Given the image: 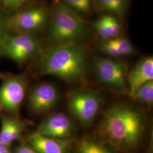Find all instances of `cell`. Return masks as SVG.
<instances>
[{"mask_svg":"<svg viewBox=\"0 0 153 153\" xmlns=\"http://www.w3.org/2000/svg\"><path fill=\"white\" fill-rule=\"evenodd\" d=\"M145 119L142 112L126 104L112 105L104 113L99 133L105 142L122 152H131L142 140Z\"/></svg>","mask_w":153,"mask_h":153,"instance_id":"cell-1","label":"cell"},{"mask_svg":"<svg viewBox=\"0 0 153 153\" xmlns=\"http://www.w3.org/2000/svg\"><path fill=\"white\" fill-rule=\"evenodd\" d=\"M88 56L83 43H51L36 59L35 69L41 75L56 76L69 83L78 82L88 71Z\"/></svg>","mask_w":153,"mask_h":153,"instance_id":"cell-2","label":"cell"},{"mask_svg":"<svg viewBox=\"0 0 153 153\" xmlns=\"http://www.w3.org/2000/svg\"><path fill=\"white\" fill-rule=\"evenodd\" d=\"M48 33L52 43H79L88 38L91 28L84 18L62 0H54L50 10Z\"/></svg>","mask_w":153,"mask_h":153,"instance_id":"cell-3","label":"cell"},{"mask_svg":"<svg viewBox=\"0 0 153 153\" xmlns=\"http://www.w3.org/2000/svg\"><path fill=\"white\" fill-rule=\"evenodd\" d=\"M93 65L99 82L115 93H128L126 77L128 64L120 59L95 57Z\"/></svg>","mask_w":153,"mask_h":153,"instance_id":"cell-4","label":"cell"},{"mask_svg":"<svg viewBox=\"0 0 153 153\" xmlns=\"http://www.w3.org/2000/svg\"><path fill=\"white\" fill-rule=\"evenodd\" d=\"M43 48L42 38L38 33H16L8 36L0 55L23 65L36 59Z\"/></svg>","mask_w":153,"mask_h":153,"instance_id":"cell-5","label":"cell"},{"mask_svg":"<svg viewBox=\"0 0 153 153\" xmlns=\"http://www.w3.org/2000/svg\"><path fill=\"white\" fill-rule=\"evenodd\" d=\"M102 103V95L90 89H74L68 96L69 111L84 126H90L95 120Z\"/></svg>","mask_w":153,"mask_h":153,"instance_id":"cell-6","label":"cell"},{"mask_svg":"<svg viewBox=\"0 0 153 153\" xmlns=\"http://www.w3.org/2000/svg\"><path fill=\"white\" fill-rule=\"evenodd\" d=\"M0 113L20 116V111L25 97L27 78L25 74L11 73L1 75Z\"/></svg>","mask_w":153,"mask_h":153,"instance_id":"cell-7","label":"cell"},{"mask_svg":"<svg viewBox=\"0 0 153 153\" xmlns=\"http://www.w3.org/2000/svg\"><path fill=\"white\" fill-rule=\"evenodd\" d=\"M50 10L44 5L30 6L6 17L8 31L38 33L48 24Z\"/></svg>","mask_w":153,"mask_h":153,"instance_id":"cell-8","label":"cell"},{"mask_svg":"<svg viewBox=\"0 0 153 153\" xmlns=\"http://www.w3.org/2000/svg\"><path fill=\"white\" fill-rule=\"evenodd\" d=\"M76 130V125L69 116L62 112H56L48 115L35 132L50 138L70 140Z\"/></svg>","mask_w":153,"mask_h":153,"instance_id":"cell-9","label":"cell"},{"mask_svg":"<svg viewBox=\"0 0 153 153\" xmlns=\"http://www.w3.org/2000/svg\"><path fill=\"white\" fill-rule=\"evenodd\" d=\"M59 99L60 93L54 85L50 83H40L29 93L28 108L33 114H45L55 107Z\"/></svg>","mask_w":153,"mask_h":153,"instance_id":"cell-10","label":"cell"},{"mask_svg":"<svg viewBox=\"0 0 153 153\" xmlns=\"http://www.w3.org/2000/svg\"><path fill=\"white\" fill-rule=\"evenodd\" d=\"M0 142L11 146L16 141L24 140L23 134L33 123L20 116H12L0 113Z\"/></svg>","mask_w":153,"mask_h":153,"instance_id":"cell-11","label":"cell"},{"mask_svg":"<svg viewBox=\"0 0 153 153\" xmlns=\"http://www.w3.org/2000/svg\"><path fill=\"white\" fill-rule=\"evenodd\" d=\"M25 140L39 153H72L73 140H57L34 132Z\"/></svg>","mask_w":153,"mask_h":153,"instance_id":"cell-12","label":"cell"},{"mask_svg":"<svg viewBox=\"0 0 153 153\" xmlns=\"http://www.w3.org/2000/svg\"><path fill=\"white\" fill-rule=\"evenodd\" d=\"M153 80V57L149 56L139 61L128 72L126 82L128 93L131 97L137 88Z\"/></svg>","mask_w":153,"mask_h":153,"instance_id":"cell-13","label":"cell"},{"mask_svg":"<svg viewBox=\"0 0 153 153\" xmlns=\"http://www.w3.org/2000/svg\"><path fill=\"white\" fill-rule=\"evenodd\" d=\"M96 48L108 57L117 59L134 55L136 52L130 40L121 35L114 38L100 40L96 44Z\"/></svg>","mask_w":153,"mask_h":153,"instance_id":"cell-14","label":"cell"},{"mask_svg":"<svg viewBox=\"0 0 153 153\" xmlns=\"http://www.w3.org/2000/svg\"><path fill=\"white\" fill-rule=\"evenodd\" d=\"M90 26L101 40H107L120 36L122 32L120 19L108 14H103L93 21Z\"/></svg>","mask_w":153,"mask_h":153,"instance_id":"cell-15","label":"cell"},{"mask_svg":"<svg viewBox=\"0 0 153 153\" xmlns=\"http://www.w3.org/2000/svg\"><path fill=\"white\" fill-rule=\"evenodd\" d=\"M95 9L103 14L123 18L128 10L130 0H93Z\"/></svg>","mask_w":153,"mask_h":153,"instance_id":"cell-16","label":"cell"},{"mask_svg":"<svg viewBox=\"0 0 153 153\" xmlns=\"http://www.w3.org/2000/svg\"><path fill=\"white\" fill-rule=\"evenodd\" d=\"M76 153H116L105 143L93 137L81 139L76 146Z\"/></svg>","mask_w":153,"mask_h":153,"instance_id":"cell-17","label":"cell"},{"mask_svg":"<svg viewBox=\"0 0 153 153\" xmlns=\"http://www.w3.org/2000/svg\"><path fill=\"white\" fill-rule=\"evenodd\" d=\"M131 97L134 100L149 105L153 104V80L146 82L137 88Z\"/></svg>","mask_w":153,"mask_h":153,"instance_id":"cell-18","label":"cell"},{"mask_svg":"<svg viewBox=\"0 0 153 153\" xmlns=\"http://www.w3.org/2000/svg\"><path fill=\"white\" fill-rule=\"evenodd\" d=\"M66 5L81 16L91 15L95 9L93 0H62Z\"/></svg>","mask_w":153,"mask_h":153,"instance_id":"cell-19","label":"cell"},{"mask_svg":"<svg viewBox=\"0 0 153 153\" xmlns=\"http://www.w3.org/2000/svg\"><path fill=\"white\" fill-rule=\"evenodd\" d=\"M32 0H0V6L5 10L15 13L27 7Z\"/></svg>","mask_w":153,"mask_h":153,"instance_id":"cell-20","label":"cell"},{"mask_svg":"<svg viewBox=\"0 0 153 153\" xmlns=\"http://www.w3.org/2000/svg\"><path fill=\"white\" fill-rule=\"evenodd\" d=\"M6 17L5 14L0 10V53L7 39L9 36L8 30L6 25Z\"/></svg>","mask_w":153,"mask_h":153,"instance_id":"cell-21","label":"cell"},{"mask_svg":"<svg viewBox=\"0 0 153 153\" xmlns=\"http://www.w3.org/2000/svg\"><path fill=\"white\" fill-rule=\"evenodd\" d=\"M12 149L13 153H39L30 146L25 139L19 141Z\"/></svg>","mask_w":153,"mask_h":153,"instance_id":"cell-22","label":"cell"},{"mask_svg":"<svg viewBox=\"0 0 153 153\" xmlns=\"http://www.w3.org/2000/svg\"><path fill=\"white\" fill-rule=\"evenodd\" d=\"M0 153H13L11 146H8L0 142Z\"/></svg>","mask_w":153,"mask_h":153,"instance_id":"cell-23","label":"cell"}]
</instances>
